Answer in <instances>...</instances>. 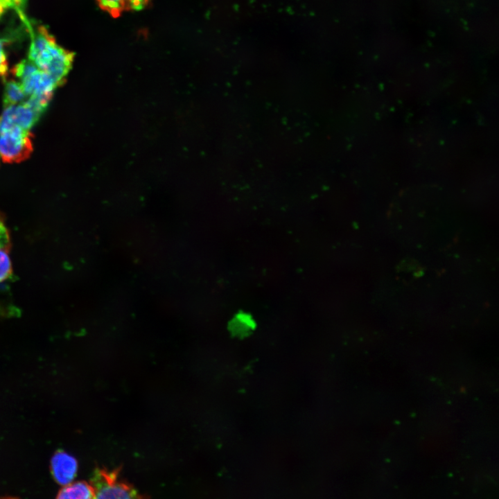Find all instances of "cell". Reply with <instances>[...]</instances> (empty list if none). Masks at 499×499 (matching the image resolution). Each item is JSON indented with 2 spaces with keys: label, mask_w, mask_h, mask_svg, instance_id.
Returning a JSON list of instances; mask_svg holds the SVG:
<instances>
[{
  "label": "cell",
  "mask_w": 499,
  "mask_h": 499,
  "mask_svg": "<svg viewBox=\"0 0 499 499\" xmlns=\"http://www.w3.org/2000/svg\"><path fill=\"white\" fill-rule=\"evenodd\" d=\"M28 29L31 36L28 60L49 74L58 86L61 85L71 69L74 53L58 44L44 26L36 30L31 26Z\"/></svg>",
  "instance_id": "cell-1"
},
{
  "label": "cell",
  "mask_w": 499,
  "mask_h": 499,
  "mask_svg": "<svg viewBox=\"0 0 499 499\" xmlns=\"http://www.w3.org/2000/svg\"><path fill=\"white\" fill-rule=\"evenodd\" d=\"M33 150L30 131L0 121V161L17 163L26 159Z\"/></svg>",
  "instance_id": "cell-2"
},
{
  "label": "cell",
  "mask_w": 499,
  "mask_h": 499,
  "mask_svg": "<svg viewBox=\"0 0 499 499\" xmlns=\"http://www.w3.org/2000/svg\"><path fill=\"white\" fill-rule=\"evenodd\" d=\"M18 78L26 96L51 100L53 91L58 87L53 78L39 69L30 60H22L12 69Z\"/></svg>",
  "instance_id": "cell-3"
},
{
  "label": "cell",
  "mask_w": 499,
  "mask_h": 499,
  "mask_svg": "<svg viewBox=\"0 0 499 499\" xmlns=\"http://www.w3.org/2000/svg\"><path fill=\"white\" fill-rule=\"evenodd\" d=\"M91 485L98 498H139L137 491L119 478V471L98 469L94 471Z\"/></svg>",
  "instance_id": "cell-4"
},
{
  "label": "cell",
  "mask_w": 499,
  "mask_h": 499,
  "mask_svg": "<svg viewBox=\"0 0 499 499\" xmlns=\"http://www.w3.org/2000/svg\"><path fill=\"white\" fill-rule=\"evenodd\" d=\"M41 114L25 100L17 105L4 107L3 112L0 116V121L15 125L30 131L37 122Z\"/></svg>",
  "instance_id": "cell-5"
},
{
  "label": "cell",
  "mask_w": 499,
  "mask_h": 499,
  "mask_svg": "<svg viewBox=\"0 0 499 499\" xmlns=\"http://www.w3.org/2000/svg\"><path fill=\"white\" fill-rule=\"evenodd\" d=\"M78 463L71 455L60 451L51 459V472L57 482L67 485L71 482L76 475Z\"/></svg>",
  "instance_id": "cell-6"
},
{
  "label": "cell",
  "mask_w": 499,
  "mask_h": 499,
  "mask_svg": "<svg viewBox=\"0 0 499 499\" xmlns=\"http://www.w3.org/2000/svg\"><path fill=\"white\" fill-rule=\"evenodd\" d=\"M151 0H96L100 9L114 17L145 8Z\"/></svg>",
  "instance_id": "cell-7"
},
{
  "label": "cell",
  "mask_w": 499,
  "mask_h": 499,
  "mask_svg": "<svg viewBox=\"0 0 499 499\" xmlns=\"http://www.w3.org/2000/svg\"><path fill=\"white\" fill-rule=\"evenodd\" d=\"M58 498H91L95 493L91 484L85 482L69 483L62 489L57 496Z\"/></svg>",
  "instance_id": "cell-8"
},
{
  "label": "cell",
  "mask_w": 499,
  "mask_h": 499,
  "mask_svg": "<svg viewBox=\"0 0 499 499\" xmlns=\"http://www.w3.org/2000/svg\"><path fill=\"white\" fill-rule=\"evenodd\" d=\"M28 98L21 85L14 80L6 82L3 103L4 107L24 102Z\"/></svg>",
  "instance_id": "cell-9"
},
{
  "label": "cell",
  "mask_w": 499,
  "mask_h": 499,
  "mask_svg": "<svg viewBox=\"0 0 499 499\" xmlns=\"http://www.w3.org/2000/svg\"><path fill=\"white\" fill-rule=\"evenodd\" d=\"M10 249L0 247V283L9 278L12 274V263L9 256Z\"/></svg>",
  "instance_id": "cell-10"
},
{
  "label": "cell",
  "mask_w": 499,
  "mask_h": 499,
  "mask_svg": "<svg viewBox=\"0 0 499 499\" xmlns=\"http://www.w3.org/2000/svg\"><path fill=\"white\" fill-rule=\"evenodd\" d=\"M27 0H0V18L8 10H16L20 17L24 16V8Z\"/></svg>",
  "instance_id": "cell-11"
},
{
  "label": "cell",
  "mask_w": 499,
  "mask_h": 499,
  "mask_svg": "<svg viewBox=\"0 0 499 499\" xmlns=\"http://www.w3.org/2000/svg\"><path fill=\"white\" fill-rule=\"evenodd\" d=\"M10 237L3 216L0 213V247L10 249Z\"/></svg>",
  "instance_id": "cell-12"
},
{
  "label": "cell",
  "mask_w": 499,
  "mask_h": 499,
  "mask_svg": "<svg viewBox=\"0 0 499 499\" xmlns=\"http://www.w3.org/2000/svg\"><path fill=\"white\" fill-rule=\"evenodd\" d=\"M4 41L0 40V76L4 77L8 71V61L3 48Z\"/></svg>",
  "instance_id": "cell-13"
}]
</instances>
